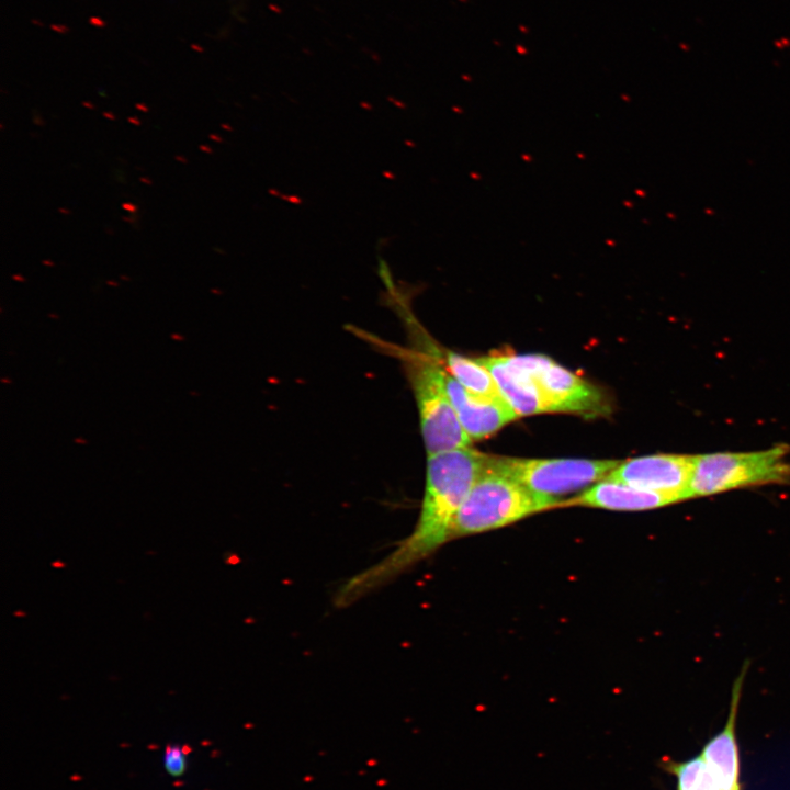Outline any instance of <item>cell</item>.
Returning <instances> with one entry per match:
<instances>
[{"instance_id": "obj_1", "label": "cell", "mask_w": 790, "mask_h": 790, "mask_svg": "<svg viewBox=\"0 0 790 790\" xmlns=\"http://www.w3.org/2000/svg\"><path fill=\"white\" fill-rule=\"evenodd\" d=\"M486 454L471 447L427 456L417 522L387 555L346 580L335 595L347 607L386 585L450 540L453 519L483 471Z\"/></svg>"}, {"instance_id": "obj_2", "label": "cell", "mask_w": 790, "mask_h": 790, "mask_svg": "<svg viewBox=\"0 0 790 790\" xmlns=\"http://www.w3.org/2000/svg\"><path fill=\"white\" fill-rule=\"evenodd\" d=\"M392 350L403 362L415 397L427 456L471 447L449 398L444 368L430 345Z\"/></svg>"}, {"instance_id": "obj_3", "label": "cell", "mask_w": 790, "mask_h": 790, "mask_svg": "<svg viewBox=\"0 0 790 790\" xmlns=\"http://www.w3.org/2000/svg\"><path fill=\"white\" fill-rule=\"evenodd\" d=\"M555 508L553 501L484 465L453 519L450 540L498 529L535 512Z\"/></svg>"}, {"instance_id": "obj_4", "label": "cell", "mask_w": 790, "mask_h": 790, "mask_svg": "<svg viewBox=\"0 0 790 790\" xmlns=\"http://www.w3.org/2000/svg\"><path fill=\"white\" fill-rule=\"evenodd\" d=\"M790 445L780 443L751 452H716L695 455L689 497H703L727 490L790 481L787 454Z\"/></svg>"}, {"instance_id": "obj_5", "label": "cell", "mask_w": 790, "mask_h": 790, "mask_svg": "<svg viewBox=\"0 0 790 790\" xmlns=\"http://www.w3.org/2000/svg\"><path fill=\"white\" fill-rule=\"evenodd\" d=\"M621 461L590 459H524L487 455L484 465L557 505L562 497L605 479Z\"/></svg>"}, {"instance_id": "obj_6", "label": "cell", "mask_w": 790, "mask_h": 790, "mask_svg": "<svg viewBox=\"0 0 790 790\" xmlns=\"http://www.w3.org/2000/svg\"><path fill=\"white\" fill-rule=\"evenodd\" d=\"M508 360L533 382L545 413L585 417L610 413L606 395L594 384L543 354H507Z\"/></svg>"}, {"instance_id": "obj_7", "label": "cell", "mask_w": 790, "mask_h": 790, "mask_svg": "<svg viewBox=\"0 0 790 790\" xmlns=\"http://www.w3.org/2000/svg\"><path fill=\"white\" fill-rule=\"evenodd\" d=\"M695 455L651 454L621 461L606 477L628 485L690 499Z\"/></svg>"}, {"instance_id": "obj_8", "label": "cell", "mask_w": 790, "mask_h": 790, "mask_svg": "<svg viewBox=\"0 0 790 790\" xmlns=\"http://www.w3.org/2000/svg\"><path fill=\"white\" fill-rule=\"evenodd\" d=\"M444 382L459 421L472 441L488 438L518 418L504 398H489L470 392L445 369Z\"/></svg>"}, {"instance_id": "obj_9", "label": "cell", "mask_w": 790, "mask_h": 790, "mask_svg": "<svg viewBox=\"0 0 790 790\" xmlns=\"http://www.w3.org/2000/svg\"><path fill=\"white\" fill-rule=\"evenodd\" d=\"M681 501L678 496L643 489L625 483L605 478L582 494L562 500L557 508L585 506L618 511H641L661 508Z\"/></svg>"}, {"instance_id": "obj_10", "label": "cell", "mask_w": 790, "mask_h": 790, "mask_svg": "<svg viewBox=\"0 0 790 790\" xmlns=\"http://www.w3.org/2000/svg\"><path fill=\"white\" fill-rule=\"evenodd\" d=\"M431 348L447 372L466 390L489 398H503L493 375L478 359L445 350L435 340Z\"/></svg>"}, {"instance_id": "obj_11", "label": "cell", "mask_w": 790, "mask_h": 790, "mask_svg": "<svg viewBox=\"0 0 790 790\" xmlns=\"http://www.w3.org/2000/svg\"><path fill=\"white\" fill-rule=\"evenodd\" d=\"M666 770L677 780V790H724L700 754L685 761H668Z\"/></svg>"}, {"instance_id": "obj_12", "label": "cell", "mask_w": 790, "mask_h": 790, "mask_svg": "<svg viewBox=\"0 0 790 790\" xmlns=\"http://www.w3.org/2000/svg\"><path fill=\"white\" fill-rule=\"evenodd\" d=\"M187 746L179 744H169L163 753V767L172 777H180L187 769V757L189 751Z\"/></svg>"}, {"instance_id": "obj_13", "label": "cell", "mask_w": 790, "mask_h": 790, "mask_svg": "<svg viewBox=\"0 0 790 790\" xmlns=\"http://www.w3.org/2000/svg\"><path fill=\"white\" fill-rule=\"evenodd\" d=\"M376 273L380 276L381 281L383 282L387 292H393L396 289V284L394 282L390 266H388L387 261L385 259H383L381 256L377 257Z\"/></svg>"}, {"instance_id": "obj_14", "label": "cell", "mask_w": 790, "mask_h": 790, "mask_svg": "<svg viewBox=\"0 0 790 790\" xmlns=\"http://www.w3.org/2000/svg\"><path fill=\"white\" fill-rule=\"evenodd\" d=\"M122 207H123L125 211L131 212V213H134V212L137 211V206H136L135 204H133V203H129V202L123 203V204H122Z\"/></svg>"}, {"instance_id": "obj_15", "label": "cell", "mask_w": 790, "mask_h": 790, "mask_svg": "<svg viewBox=\"0 0 790 790\" xmlns=\"http://www.w3.org/2000/svg\"><path fill=\"white\" fill-rule=\"evenodd\" d=\"M127 121L136 126H139L142 124L140 121L134 116H129Z\"/></svg>"}, {"instance_id": "obj_16", "label": "cell", "mask_w": 790, "mask_h": 790, "mask_svg": "<svg viewBox=\"0 0 790 790\" xmlns=\"http://www.w3.org/2000/svg\"><path fill=\"white\" fill-rule=\"evenodd\" d=\"M199 148L205 153H212V149L206 145H200Z\"/></svg>"}, {"instance_id": "obj_17", "label": "cell", "mask_w": 790, "mask_h": 790, "mask_svg": "<svg viewBox=\"0 0 790 790\" xmlns=\"http://www.w3.org/2000/svg\"><path fill=\"white\" fill-rule=\"evenodd\" d=\"M103 116L106 117V119H109V120H115V115L112 114V113H110V112H104V113H103Z\"/></svg>"}, {"instance_id": "obj_18", "label": "cell", "mask_w": 790, "mask_h": 790, "mask_svg": "<svg viewBox=\"0 0 790 790\" xmlns=\"http://www.w3.org/2000/svg\"><path fill=\"white\" fill-rule=\"evenodd\" d=\"M174 158H176L177 161H180V162H182V163H187V162H188V160H187L185 157H183V156H176Z\"/></svg>"}, {"instance_id": "obj_19", "label": "cell", "mask_w": 790, "mask_h": 790, "mask_svg": "<svg viewBox=\"0 0 790 790\" xmlns=\"http://www.w3.org/2000/svg\"><path fill=\"white\" fill-rule=\"evenodd\" d=\"M58 211L63 214L69 215L71 212L67 208H58Z\"/></svg>"}, {"instance_id": "obj_20", "label": "cell", "mask_w": 790, "mask_h": 790, "mask_svg": "<svg viewBox=\"0 0 790 790\" xmlns=\"http://www.w3.org/2000/svg\"><path fill=\"white\" fill-rule=\"evenodd\" d=\"M137 109H139V110H142V111H144V112H147V111H148V109H147L146 106H143V104H137Z\"/></svg>"}, {"instance_id": "obj_21", "label": "cell", "mask_w": 790, "mask_h": 790, "mask_svg": "<svg viewBox=\"0 0 790 790\" xmlns=\"http://www.w3.org/2000/svg\"><path fill=\"white\" fill-rule=\"evenodd\" d=\"M140 181L144 182V183H146V184H151V180L146 179V178H140Z\"/></svg>"}, {"instance_id": "obj_22", "label": "cell", "mask_w": 790, "mask_h": 790, "mask_svg": "<svg viewBox=\"0 0 790 790\" xmlns=\"http://www.w3.org/2000/svg\"><path fill=\"white\" fill-rule=\"evenodd\" d=\"M42 262H43V264H45V266H54V262H52V261H49V260H43Z\"/></svg>"}, {"instance_id": "obj_23", "label": "cell", "mask_w": 790, "mask_h": 790, "mask_svg": "<svg viewBox=\"0 0 790 790\" xmlns=\"http://www.w3.org/2000/svg\"><path fill=\"white\" fill-rule=\"evenodd\" d=\"M210 138L215 139L216 142H219V140H221V138H218V137L215 136V135H210Z\"/></svg>"}, {"instance_id": "obj_24", "label": "cell", "mask_w": 790, "mask_h": 790, "mask_svg": "<svg viewBox=\"0 0 790 790\" xmlns=\"http://www.w3.org/2000/svg\"><path fill=\"white\" fill-rule=\"evenodd\" d=\"M13 279L24 281V279L20 275H13Z\"/></svg>"}, {"instance_id": "obj_25", "label": "cell", "mask_w": 790, "mask_h": 790, "mask_svg": "<svg viewBox=\"0 0 790 790\" xmlns=\"http://www.w3.org/2000/svg\"><path fill=\"white\" fill-rule=\"evenodd\" d=\"M83 105H84V106H88V108H90V109H93V106H92L90 103H86V102H84Z\"/></svg>"}]
</instances>
